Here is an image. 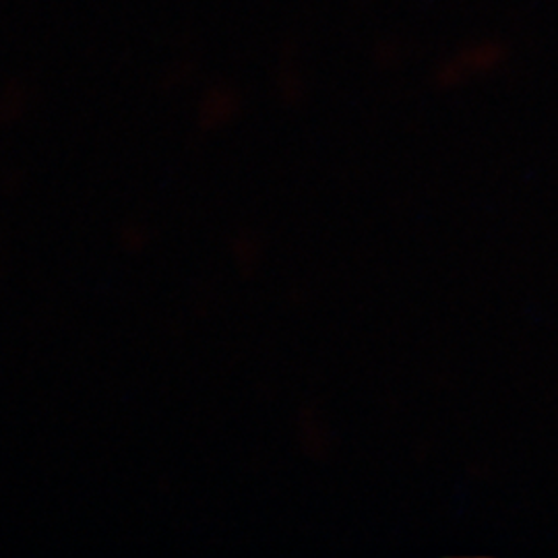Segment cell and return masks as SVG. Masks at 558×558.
Here are the masks:
<instances>
[{
	"label": "cell",
	"instance_id": "1",
	"mask_svg": "<svg viewBox=\"0 0 558 558\" xmlns=\"http://www.w3.org/2000/svg\"><path fill=\"white\" fill-rule=\"evenodd\" d=\"M497 50L490 44H472V48H463L458 54L453 52L440 64L439 83L442 87H458L470 77L482 75L497 64Z\"/></svg>",
	"mask_w": 558,
	"mask_h": 558
},
{
	"label": "cell",
	"instance_id": "2",
	"mask_svg": "<svg viewBox=\"0 0 558 558\" xmlns=\"http://www.w3.org/2000/svg\"><path fill=\"white\" fill-rule=\"evenodd\" d=\"M240 98L239 94L228 87V85H218L211 87L199 104V124L205 131L221 129L230 124L232 120L239 117Z\"/></svg>",
	"mask_w": 558,
	"mask_h": 558
},
{
	"label": "cell",
	"instance_id": "3",
	"mask_svg": "<svg viewBox=\"0 0 558 558\" xmlns=\"http://www.w3.org/2000/svg\"><path fill=\"white\" fill-rule=\"evenodd\" d=\"M234 248H236V253H239L236 259H239L240 265L246 263V255L251 257L253 265H255V260H257V244H255V240L240 239V242L234 244Z\"/></svg>",
	"mask_w": 558,
	"mask_h": 558
}]
</instances>
